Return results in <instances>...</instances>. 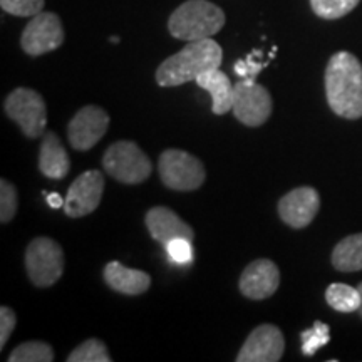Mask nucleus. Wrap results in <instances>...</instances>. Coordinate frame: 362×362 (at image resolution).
Wrapping results in <instances>:
<instances>
[{
  "mask_svg": "<svg viewBox=\"0 0 362 362\" xmlns=\"http://www.w3.org/2000/svg\"><path fill=\"white\" fill-rule=\"evenodd\" d=\"M110 128V115L99 106H84L67 126V138L76 151H89Z\"/></svg>",
  "mask_w": 362,
  "mask_h": 362,
  "instance_id": "obj_10",
  "label": "nucleus"
},
{
  "mask_svg": "<svg viewBox=\"0 0 362 362\" xmlns=\"http://www.w3.org/2000/svg\"><path fill=\"white\" fill-rule=\"evenodd\" d=\"M357 288H359V292H361V307H359V310H357V312H359V315L362 317V282L357 285Z\"/></svg>",
  "mask_w": 362,
  "mask_h": 362,
  "instance_id": "obj_31",
  "label": "nucleus"
},
{
  "mask_svg": "<svg viewBox=\"0 0 362 362\" xmlns=\"http://www.w3.org/2000/svg\"><path fill=\"white\" fill-rule=\"evenodd\" d=\"M223 61V51L214 39L192 40L161 62L156 69V83L161 88H176L194 81L203 72L218 69Z\"/></svg>",
  "mask_w": 362,
  "mask_h": 362,
  "instance_id": "obj_2",
  "label": "nucleus"
},
{
  "mask_svg": "<svg viewBox=\"0 0 362 362\" xmlns=\"http://www.w3.org/2000/svg\"><path fill=\"white\" fill-rule=\"evenodd\" d=\"M361 0H310V7L317 17L336 21L354 11Z\"/></svg>",
  "mask_w": 362,
  "mask_h": 362,
  "instance_id": "obj_22",
  "label": "nucleus"
},
{
  "mask_svg": "<svg viewBox=\"0 0 362 362\" xmlns=\"http://www.w3.org/2000/svg\"><path fill=\"white\" fill-rule=\"evenodd\" d=\"M262 57H264V52L253 51L252 54H248L245 59H240V61H237L233 64L235 74H238L240 78L255 79L270 62V61L262 62Z\"/></svg>",
  "mask_w": 362,
  "mask_h": 362,
  "instance_id": "obj_27",
  "label": "nucleus"
},
{
  "mask_svg": "<svg viewBox=\"0 0 362 362\" xmlns=\"http://www.w3.org/2000/svg\"><path fill=\"white\" fill-rule=\"evenodd\" d=\"M320 197L315 188L300 187L284 194L279 202V215L292 228H305L319 214Z\"/></svg>",
  "mask_w": 362,
  "mask_h": 362,
  "instance_id": "obj_13",
  "label": "nucleus"
},
{
  "mask_svg": "<svg viewBox=\"0 0 362 362\" xmlns=\"http://www.w3.org/2000/svg\"><path fill=\"white\" fill-rule=\"evenodd\" d=\"M104 193V176L99 170H89L72 181L67 189L64 211L71 218L90 215L99 206Z\"/></svg>",
  "mask_w": 362,
  "mask_h": 362,
  "instance_id": "obj_11",
  "label": "nucleus"
},
{
  "mask_svg": "<svg viewBox=\"0 0 362 362\" xmlns=\"http://www.w3.org/2000/svg\"><path fill=\"white\" fill-rule=\"evenodd\" d=\"M17 324V315L11 307L2 305L0 307V349L6 347V344L13 332Z\"/></svg>",
  "mask_w": 362,
  "mask_h": 362,
  "instance_id": "obj_29",
  "label": "nucleus"
},
{
  "mask_svg": "<svg viewBox=\"0 0 362 362\" xmlns=\"http://www.w3.org/2000/svg\"><path fill=\"white\" fill-rule=\"evenodd\" d=\"M284 351L285 339L277 325L262 324L243 342L237 362H279Z\"/></svg>",
  "mask_w": 362,
  "mask_h": 362,
  "instance_id": "obj_12",
  "label": "nucleus"
},
{
  "mask_svg": "<svg viewBox=\"0 0 362 362\" xmlns=\"http://www.w3.org/2000/svg\"><path fill=\"white\" fill-rule=\"evenodd\" d=\"M158 171L163 185L175 192H194L206 178L203 163L181 149L163 151L158 160Z\"/></svg>",
  "mask_w": 362,
  "mask_h": 362,
  "instance_id": "obj_7",
  "label": "nucleus"
},
{
  "mask_svg": "<svg viewBox=\"0 0 362 362\" xmlns=\"http://www.w3.org/2000/svg\"><path fill=\"white\" fill-rule=\"evenodd\" d=\"M325 96L337 116L346 119L362 117V64L354 54L341 51L329 59Z\"/></svg>",
  "mask_w": 362,
  "mask_h": 362,
  "instance_id": "obj_1",
  "label": "nucleus"
},
{
  "mask_svg": "<svg viewBox=\"0 0 362 362\" xmlns=\"http://www.w3.org/2000/svg\"><path fill=\"white\" fill-rule=\"evenodd\" d=\"M325 302L334 310L342 314H352L361 307V292L359 288L351 287L347 284H330L325 288Z\"/></svg>",
  "mask_w": 362,
  "mask_h": 362,
  "instance_id": "obj_20",
  "label": "nucleus"
},
{
  "mask_svg": "<svg viewBox=\"0 0 362 362\" xmlns=\"http://www.w3.org/2000/svg\"><path fill=\"white\" fill-rule=\"evenodd\" d=\"M166 253L173 264L187 265L193 260V247L192 240L187 238H175L165 245Z\"/></svg>",
  "mask_w": 362,
  "mask_h": 362,
  "instance_id": "obj_28",
  "label": "nucleus"
},
{
  "mask_svg": "<svg viewBox=\"0 0 362 362\" xmlns=\"http://www.w3.org/2000/svg\"><path fill=\"white\" fill-rule=\"evenodd\" d=\"M300 339H302V352H304V356L310 357L314 356L320 347L327 346L330 341V327L327 324L317 320L310 329H307L300 334Z\"/></svg>",
  "mask_w": 362,
  "mask_h": 362,
  "instance_id": "obj_24",
  "label": "nucleus"
},
{
  "mask_svg": "<svg viewBox=\"0 0 362 362\" xmlns=\"http://www.w3.org/2000/svg\"><path fill=\"white\" fill-rule=\"evenodd\" d=\"M272 107L274 104L269 89L257 84L255 79L242 78L235 84L232 111L242 124L259 128L270 117Z\"/></svg>",
  "mask_w": 362,
  "mask_h": 362,
  "instance_id": "obj_8",
  "label": "nucleus"
},
{
  "mask_svg": "<svg viewBox=\"0 0 362 362\" xmlns=\"http://www.w3.org/2000/svg\"><path fill=\"white\" fill-rule=\"evenodd\" d=\"M198 88L205 89L211 94V111L216 116H223L233 107V93L235 86L223 71L211 69L203 72L194 79Z\"/></svg>",
  "mask_w": 362,
  "mask_h": 362,
  "instance_id": "obj_18",
  "label": "nucleus"
},
{
  "mask_svg": "<svg viewBox=\"0 0 362 362\" xmlns=\"http://www.w3.org/2000/svg\"><path fill=\"white\" fill-rule=\"evenodd\" d=\"M45 0H0L4 12L16 17H34L44 11Z\"/></svg>",
  "mask_w": 362,
  "mask_h": 362,
  "instance_id": "obj_26",
  "label": "nucleus"
},
{
  "mask_svg": "<svg viewBox=\"0 0 362 362\" xmlns=\"http://www.w3.org/2000/svg\"><path fill=\"white\" fill-rule=\"evenodd\" d=\"M280 270L269 259H259L245 267L240 277V292L250 300H264L277 292Z\"/></svg>",
  "mask_w": 362,
  "mask_h": 362,
  "instance_id": "obj_14",
  "label": "nucleus"
},
{
  "mask_svg": "<svg viewBox=\"0 0 362 362\" xmlns=\"http://www.w3.org/2000/svg\"><path fill=\"white\" fill-rule=\"evenodd\" d=\"M332 265L339 272L362 270V233L342 238L332 252Z\"/></svg>",
  "mask_w": 362,
  "mask_h": 362,
  "instance_id": "obj_19",
  "label": "nucleus"
},
{
  "mask_svg": "<svg viewBox=\"0 0 362 362\" xmlns=\"http://www.w3.org/2000/svg\"><path fill=\"white\" fill-rule=\"evenodd\" d=\"M144 221H146L149 235L163 245H166L175 238H187L192 240V242L194 240L192 226L187 221L181 220L168 206L151 208L144 216Z\"/></svg>",
  "mask_w": 362,
  "mask_h": 362,
  "instance_id": "obj_15",
  "label": "nucleus"
},
{
  "mask_svg": "<svg viewBox=\"0 0 362 362\" xmlns=\"http://www.w3.org/2000/svg\"><path fill=\"white\" fill-rule=\"evenodd\" d=\"M17 214V189L11 181H0V221L8 223Z\"/></svg>",
  "mask_w": 362,
  "mask_h": 362,
  "instance_id": "obj_25",
  "label": "nucleus"
},
{
  "mask_svg": "<svg viewBox=\"0 0 362 362\" xmlns=\"http://www.w3.org/2000/svg\"><path fill=\"white\" fill-rule=\"evenodd\" d=\"M39 170L49 180H64L71 171V160L56 133H44L39 151Z\"/></svg>",
  "mask_w": 362,
  "mask_h": 362,
  "instance_id": "obj_17",
  "label": "nucleus"
},
{
  "mask_svg": "<svg viewBox=\"0 0 362 362\" xmlns=\"http://www.w3.org/2000/svg\"><path fill=\"white\" fill-rule=\"evenodd\" d=\"M25 270L35 287H51L64 272V252L61 245L47 237L34 238L25 250Z\"/></svg>",
  "mask_w": 362,
  "mask_h": 362,
  "instance_id": "obj_6",
  "label": "nucleus"
},
{
  "mask_svg": "<svg viewBox=\"0 0 362 362\" xmlns=\"http://www.w3.org/2000/svg\"><path fill=\"white\" fill-rule=\"evenodd\" d=\"M64 42V27L54 12H39L29 21L21 35L22 51L33 57L52 52Z\"/></svg>",
  "mask_w": 362,
  "mask_h": 362,
  "instance_id": "obj_9",
  "label": "nucleus"
},
{
  "mask_svg": "<svg viewBox=\"0 0 362 362\" xmlns=\"http://www.w3.org/2000/svg\"><path fill=\"white\" fill-rule=\"evenodd\" d=\"M54 351L47 342L29 341L17 346L8 356V362H52Z\"/></svg>",
  "mask_w": 362,
  "mask_h": 362,
  "instance_id": "obj_21",
  "label": "nucleus"
},
{
  "mask_svg": "<svg viewBox=\"0 0 362 362\" xmlns=\"http://www.w3.org/2000/svg\"><path fill=\"white\" fill-rule=\"evenodd\" d=\"M4 111L29 139H37L45 133L47 107L37 90L17 88L4 101Z\"/></svg>",
  "mask_w": 362,
  "mask_h": 362,
  "instance_id": "obj_5",
  "label": "nucleus"
},
{
  "mask_svg": "<svg viewBox=\"0 0 362 362\" xmlns=\"http://www.w3.org/2000/svg\"><path fill=\"white\" fill-rule=\"evenodd\" d=\"M103 277L107 287L124 296H139L146 292L151 285V277L146 272L129 269L116 260L104 267Z\"/></svg>",
  "mask_w": 362,
  "mask_h": 362,
  "instance_id": "obj_16",
  "label": "nucleus"
},
{
  "mask_svg": "<svg viewBox=\"0 0 362 362\" xmlns=\"http://www.w3.org/2000/svg\"><path fill=\"white\" fill-rule=\"evenodd\" d=\"M110 40H111V42H119V39H117V37H111Z\"/></svg>",
  "mask_w": 362,
  "mask_h": 362,
  "instance_id": "obj_32",
  "label": "nucleus"
},
{
  "mask_svg": "<svg viewBox=\"0 0 362 362\" xmlns=\"http://www.w3.org/2000/svg\"><path fill=\"white\" fill-rule=\"evenodd\" d=\"M112 357L99 339H88L67 356V362H111Z\"/></svg>",
  "mask_w": 362,
  "mask_h": 362,
  "instance_id": "obj_23",
  "label": "nucleus"
},
{
  "mask_svg": "<svg viewBox=\"0 0 362 362\" xmlns=\"http://www.w3.org/2000/svg\"><path fill=\"white\" fill-rule=\"evenodd\" d=\"M103 168L119 183L139 185L151 176L153 163L134 141H117L104 153Z\"/></svg>",
  "mask_w": 362,
  "mask_h": 362,
  "instance_id": "obj_4",
  "label": "nucleus"
},
{
  "mask_svg": "<svg viewBox=\"0 0 362 362\" xmlns=\"http://www.w3.org/2000/svg\"><path fill=\"white\" fill-rule=\"evenodd\" d=\"M225 25V12L208 0H187L171 13L168 30L175 39L203 40L218 34Z\"/></svg>",
  "mask_w": 362,
  "mask_h": 362,
  "instance_id": "obj_3",
  "label": "nucleus"
},
{
  "mask_svg": "<svg viewBox=\"0 0 362 362\" xmlns=\"http://www.w3.org/2000/svg\"><path fill=\"white\" fill-rule=\"evenodd\" d=\"M45 202H47V205L51 206L52 210H57V208H64L66 198H62L59 193H45Z\"/></svg>",
  "mask_w": 362,
  "mask_h": 362,
  "instance_id": "obj_30",
  "label": "nucleus"
}]
</instances>
